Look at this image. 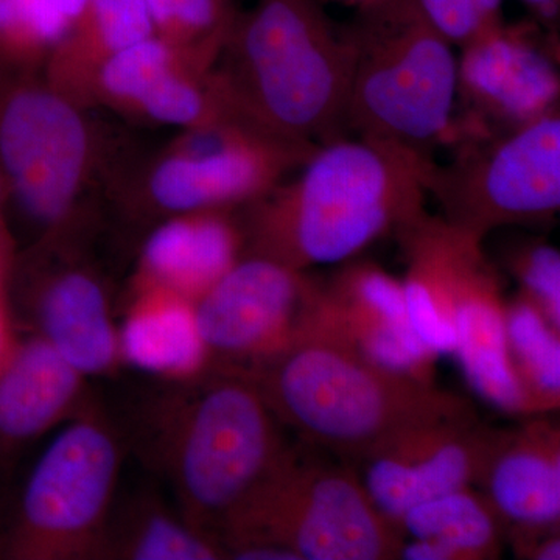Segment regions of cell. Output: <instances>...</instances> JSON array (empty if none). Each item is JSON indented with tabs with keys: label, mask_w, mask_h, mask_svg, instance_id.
Listing matches in <instances>:
<instances>
[{
	"label": "cell",
	"mask_w": 560,
	"mask_h": 560,
	"mask_svg": "<svg viewBox=\"0 0 560 560\" xmlns=\"http://www.w3.org/2000/svg\"><path fill=\"white\" fill-rule=\"evenodd\" d=\"M305 319L383 366L433 382L440 355L412 330L400 280L377 264L348 260L327 282L315 280Z\"/></svg>",
	"instance_id": "obj_13"
},
{
	"label": "cell",
	"mask_w": 560,
	"mask_h": 560,
	"mask_svg": "<svg viewBox=\"0 0 560 560\" xmlns=\"http://www.w3.org/2000/svg\"><path fill=\"white\" fill-rule=\"evenodd\" d=\"M290 453L253 375L242 368L217 372L184 410L173 447L191 526L213 540L223 537Z\"/></svg>",
	"instance_id": "obj_6"
},
{
	"label": "cell",
	"mask_w": 560,
	"mask_h": 560,
	"mask_svg": "<svg viewBox=\"0 0 560 560\" xmlns=\"http://www.w3.org/2000/svg\"><path fill=\"white\" fill-rule=\"evenodd\" d=\"M238 242L226 220H173L150 235L143 257L153 275L198 300L237 261Z\"/></svg>",
	"instance_id": "obj_20"
},
{
	"label": "cell",
	"mask_w": 560,
	"mask_h": 560,
	"mask_svg": "<svg viewBox=\"0 0 560 560\" xmlns=\"http://www.w3.org/2000/svg\"><path fill=\"white\" fill-rule=\"evenodd\" d=\"M51 5L55 7L62 16L66 18L72 24L81 16L84 7H86V0H49Z\"/></svg>",
	"instance_id": "obj_34"
},
{
	"label": "cell",
	"mask_w": 560,
	"mask_h": 560,
	"mask_svg": "<svg viewBox=\"0 0 560 560\" xmlns=\"http://www.w3.org/2000/svg\"><path fill=\"white\" fill-rule=\"evenodd\" d=\"M506 267L517 279L518 293L528 298L560 330V253L541 241L523 242L510 249Z\"/></svg>",
	"instance_id": "obj_25"
},
{
	"label": "cell",
	"mask_w": 560,
	"mask_h": 560,
	"mask_svg": "<svg viewBox=\"0 0 560 560\" xmlns=\"http://www.w3.org/2000/svg\"><path fill=\"white\" fill-rule=\"evenodd\" d=\"M232 108L246 121L304 143L338 138L352 77L348 35L319 0H257L232 39Z\"/></svg>",
	"instance_id": "obj_3"
},
{
	"label": "cell",
	"mask_w": 560,
	"mask_h": 560,
	"mask_svg": "<svg viewBox=\"0 0 560 560\" xmlns=\"http://www.w3.org/2000/svg\"><path fill=\"white\" fill-rule=\"evenodd\" d=\"M140 105L153 119L173 125L194 124L205 116L206 110L201 92L173 73Z\"/></svg>",
	"instance_id": "obj_29"
},
{
	"label": "cell",
	"mask_w": 560,
	"mask_h": 560,
	"mask_svg": "<svg viewBox=\"0 0 560 560\" xmlns=\"http://www.w3.org/2000/svg\"><path fill=\"white\" fill-rule=\"evenodd\" d=\"M119 467V447L103 423H69L33 467L22 500L25 528L51 552L91 537L108 510Z\"/></svg>",
	"instance_id": "obj_11"
},
{
	"label": "cell",
	"mask_w": 560,
	"mask_h": 560,
	"mask_svg": "<svg viewBox=\"0 0 560 560\" xmlns=\"http://www.w3.org/2000/svg\"><path fill=\"white\" fill-rule=\"evenodd\" d=\"M172 75L167 46L153 36L114 51L103 68L106 90L117 97L142 103L151 92Z\"/></svg>",
	"instance_id": "obj_24"
},
{
	"label": "cell",
	"mask_w": 560,
	"mask_h": 560,
	"mask_svg": "<svg viewBox=\"0 0 560 560\" xmlns=\"http://www.w3.org/2000/svg\"><path fill=\"white\" fill-rule=\"evenodd\" d=\"M0 190H2V180H0Z\"/></svg>",
	"instance_id": "obj_36"
},
{
	"label": "cell",
	"mask_w": 560,
	"mask_h": 560,
	"mask_svg": "<svg viewBox=\"0 0 560 560\" xmlns=\"http://www.w3.org/2000/svg\"><path fill=\"white\" fill-rule=\"evenodd\" d=\"M81 377L43 338L22 346L0 372V434L25 441L49 429L79 396Z\"/></svg>",
	"instance_id": "obj_18"
},
{
	"label": "cell",
	"mask_w": 560,
	"mask_h": 560,
	"mask_svg": "<svg viewBox=\"0 0 560 560\" xmlns=\"http://www.w3.org/2000/svg\"><path fill=\"white\" fill-rule=\"evenodd\" d=\"M355 27L346 125L425 151L451 127L458 58L416 0H366Z\"/></svg>",
	"instance_id": "obj_5"
},
{
	"label": "cell",
	"mask_w": 560,
	"mask_h": 560,
	"mask_svg": "<svg viewBox=\"0 0 560 560\" xmlns=\"http://www.w3.org/2000/svg\"><path fill=\"white\" fill-rule=\"evenodd\" d=\"M504 540L510 541L518 559H560L559 530H506Z\"/></svg>",
	"instance_id": "obj_31"
},
{
	"label": "cell",
	"mask_w": 560,
	"mask_h": 560,
	"mask_svg": "<svg viewBox=\"0 0 560 560\" xmlns=\"http://www.w3.org/2000/svg\"><path fill=\"white\" fill-rule=\"evenodd\" d=\"M86 156V132L75 109L57 95L24 91L0 116V160L22 208L40 223L65 215Z\"/></svg>",
	"instance_id": "obj_12"
},
{
	"label": "cell",
	"mask_w": 560,
	"mask_h": 560,
	"mask_svg": "<svg viewBox=\"0 0 560 560\" xmlns=\"http://www.w3.org/2000/svg\"><path fill=\"white\" fill-rule=\"evenodd\" d=\"M69 27L49 0H0V38L11 43H58Z\"/></svg>",
	"instance_id": "obj_28"
},
{
	"label": "cell",
	"mask_w": 560,
	"mask_h": 560,
	"mask_svg": "<svg viewBox=\"0 0 560 560\" xmlns=\"http://www.w3.org/2000/svg\"><path fill=\"white\" fill-rule=\"evenodd\" d=\"M119 353L132 368L165 377H190L210 360L194 304L183 300L140 305L121 327Z\"/></svg>",
	"instance_id": "obj_21"
},
{
	"label": "cell",
	"mask_w": 560,
	"mask_h": 560,
	"mask_svg": "<svg viewBox=\"0 0 560 560\" xmlns=\"http://www.w3.org/2000/svg\"><path fill=\"white\" fill-rule=\"evenodd\" d=\"M501 430L482 423L477 411L425 423L361 459L357 474L372 503L399 525L422 501L480 488Z\"/></svg>",
	"instance_id": "obj_10"
},
{
	"label": "cell",
	"mask_w": 560,
	"mask_h": 560,
	"mask_svg": "<svg viewBox=\"0 0 560 560\" xmlns=\"http://www.w3.org/2000/svg\"><path fill=\"white\" fill-rule=\"evenodd\" d=\"M540 21L558 20L560 0H521Z\"/></svg>",
	"instance_id": "obj_33"
},
{
	"label": "cell",
	"mask_w": 560,
	"mask_h": 560,
	"mask_svg": "<svg viewBox=\"0 0 560 560\" xmlns=\"http://www.w3.org/2000/svg\"><path fill=\"white\" fill-rule=\"evenodd\" d=\"M77 21L91 24L98 38L113 51L149 39L154 31L145 0H86Z\"/></svg>",
	"instance_id": "obj_27"
},
{
	"label": "cell",
	"mask_w": 560,
	"mask_h": 560,
	"mask_svg": "<svg viewBox=\"0 0 560 560\" xmlns=\"http://www.w3.org/2000/svg\"><path fill=\"white\" fill-rule=\"evenodd\" d=\"M405 537L399 559L495 560L506 526L485 493L464 488L410 508L399 522Z\"/></svg>",
	"instance_id": "obj_17"
},
{
	"label": "cell",
	"mask_w": 560,
	"mask_h": 560,
	"mask_svg": "<svg viewBox=\"0 0 560 560\" xmlns=\"http://www.w3.org/2000/svg\"><path fill=\"white\" fill-rule=\"evenodd\" d=\"M246 371L279 423L353 463L405 431L475 411L458 394L383 366L307 319L285 349Z\"/></svg>",
	"instance_id": "obj_2"
},
{
	"label": "cell",
	"mask_w": 560,
	"mask_h": 560,
	"mask_svg": "<svg viewBox=\"0 0 560 560\" xmlns=\"http://www.w3.org/2000/svg\"><path fill=\"white\" fill-rule=\"evenodd\" d=\"M223 548L200 529L164 514H153L128 541L127 556L138 560H213Z\"/></svg>",
	"instance_id": "obj_23"
},
{
	"label": "cell",
	"mask_w": 560,
	"mask_h": 560,
	"mask_svg": "<svg viewBox=\"0 0 560 560\" xmlns=\"http://www.w3.org/2000/svg\"><path fill=\"white\" fill-rule=\"evenodd\" d=\"M433 165L425 151L371 136L319 143L254 213L253 256L298 271L352 260L427 212Z\"/></svg>",
	"instance_id": "obj_1"
},
{
	"label": "cell",
	"mask_w": 560,
	"mask_h": 560,
	"mask_svg": "<svg viewBox=\"0 0 560 560\" xmlns=\"http://www.w3.org/2000/svg\"><path fill=\"white\" fill-rule=\"evenodd\" d=\"M316 147L257 127H231L215 149L162 162L151 178V194L175 212L259 197L283 172L304 164Z\"/></svg>",
	"instance_id": "obj_14"
},
{
	"label": "cell",
	"mask_w": 560,
	"mask_h": 560,
	"mask_svg": "<svg viewBox=\"0 0 560 560\" xmlns=\"http://www.w3.org/2000/svg\"><path fill=\"white\" fill-rule=\"evenodd\" d=\"M313 282L267 257L235 261L194 304L210 360L250 370L285 349L307 316Z\"/></svg>",
	"instance_id": "obj_9"
},
{
	"label": "cell",
	"mask_w": 560,
	"mask_h": 560,
	"mask_svg": "<svg viewBox=\"0 0 560 560\" xmlns=\"http://www.w3.org/2000/svg\"><path fill=\"white\" fill-rule=\"evenodd\" d=\"M425 20L453 46H466L485 31L474 0H416Z\"/></svg>",
	"instance_id": "obj_30"
},
{
	"label": "cell",
	"mask_w": 560,
	"mask_h": 560,
	"mask_svg": "<svg viewBox=\"0 0 560 560\" xmlns=\"http://www.w3.org/2000/svg\"><path fill=\"white\" fill-rule=\"evenodd\" d=\"M429 195L440 217L485 242L508 226L544 224L560 209L559 106L537 119L466 142L447 165L434 162Z\"/></svg>",
	"instance_id": "obj_8"
},
{
	"label": "cell",
	"mask_w": 560,
	"mask_h": 560,
	"mask_svg": "<svg viewBox=\"0 0 560 560\" xmlns=\"http://www.w3.org/2000/svg\"><path fill=\"white\" fill-rule=\"evenodd\" d=\"M154 28L183 38H220L230 32V0H145Z\"/></svg>",
	"instance_id": "obj_26"
},
{
	"label": "cell",
	"mask_w": 560,
	"mask_h": 560,
	"mask_svg": "<svg viewBox=\"0 0 560 560\" xmlns=\"http://www.w3.org/2000/svg\"><path fill=\"white\" fill-rule=\"evenodd\" d=\"M366 2V0H361V3Z\"/></svg>",
	"instance_id": "obj_37"
},
{
	"label": "cell",
	"mask_w": 560,
	"mask_h": 560,
	"mask_svg": "<svg viewBox=\"0 0 560 560\" xmlns=\"http://www.w3.org/2000/svg\"><path fill=\"white\" fill-rule=\"evenodd\" d=\"M0 346H2V326H0Z\"/></svg>",
	"instance_id": "obj_35"
},
{
	"label": "cell",
	"mask_w": 560,
	"mask_h": 560,
	"mask_svg": "<svg viewBox=\"0 0 560 560\" xmlns=\"http://www.w3.org/2000/svg\"><path fill=\"white\" fill-rule=\"evenodd\" d=\"M482 21V27L492 28L503 24L504 0H474Z\"/></svg>",
	"instance_id": "obj_32"
},
{
	"label": "cell",
	"mask_w": 560,
	"mask_h": 560,
	"mask_svg": "<svg viewBox=\"0 0 560 560\" xmlns=\"http://www.w3.org/2000/svg\"><path fill=\"white\" fill-rule=\"evenodd\" d=\"M397 238L407 261L401 287L411 319L455 337L453 355L482 399L528 418L508 357L506 301L482 241L427 212Z\"/></svg>",
	"instance_id": "obj_4"
},
{
	"label": "cell",
	"mask_w": 560,
	"mask_h": 560,
	"mask_svg": "<svg viewBox=\"0 0 560 560\" xmlns=\"http://www.w3.org/2000/svg\"><path fill=\"white\" fill-rule=\"evenodd\" d=\"M458 60V94L481 117L518 127L559 106L555 62L528 28H486L466 46Z\"/></svg>",
	"instance_id": "obj_15"
},
{
	"label": "cell",
	"mask_w": 560,
	"mask_h": 560,
	"mask_svg": "<svg viewBox=\"0 0 560 560\" xmlns=\"http://www.w3.org/2000/svg\"><path fill=\"white\" fill-rule=\"evenodd\" d=\"M548 416L501 430L482 475V493L506 530L560 528V429Z\"/></svg>",
	"instance_id": "obj_16"
},
{
	"label": "cell",
	"mask_w": 560,
	"mask_h": 560,
	"mask_svg": "<svg viewBox=\"0 0 560 560\" xmlns=\"http://www.w3.org/2000/svg\"><path fill=\"white\" fill-rule=\"evenodd\" d=\"M506 346L528 415L558 411L560 330L522 293L506 302Z\"/></svg>",
	"instance_id": "obj_22"
},
{
	"label": "cell",
	"mask_w": 560,
	"mask_h": 560,
	"mask_svg": "<svg viewBox=\"0 0 560 560\" xmlns=\"http://www.w3.org/2000/svg\"><path fill=\"white\" fill-rule=\"evenodd\" d=\"M39 319L43 340L81 375L108 371L119 355V335L105 293L83 272H69L51 283L40 300Z\"/></svg>",
	"instance_id": "obj_19"
},
{
	"label": "cell",
	"mask_w": 560,
	"mask_h": 560,
	"mask_svg": "<svg viewBox=\"0 0 560 560\" xmlns=\"http://www.w3.org/2000/svg\"><path fill=\"white\" fill-rule=\"evenodd\" d=\"M405 534L372 503L355 469L291 452L220 545L278 548L298 560H397Z\"/></svg>",
	"instance_id": "obj_7"
}]
</instances>
